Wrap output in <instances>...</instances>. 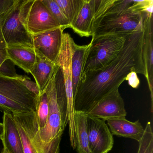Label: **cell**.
I'll return each mask as SVG.
<instances>
[{"mask_svg": "<svg viewBox=\"0 0 153 153\" xmlns=\"http://www.w3.org/2000/svg\"><path fill=\"white\" fill-rule=\"evenodd\" d=\"M45 91L48 97L49 113L45 127L39 129V131L42 141L49 144L57 137L62 135L68 124V110L57 96L55 69Z\"/></svg>", "mask_w": 153, "mask_h": 153, "instance_id": "cell-8", "label": "cell"}, {"mask_svg": "<svg viewBox=\"0 0 153 153\" xmlns=\"http://www.w3.org/2000/svg\"><path fill=\"white\" fill-rule=\"evenodd\" d=\"M33 0H18L10 11L1 20L7 46L24 45L33 48L32 35L27 27V15Z\"/></svg>", "mask_w": 153, "mask_h": 153, "instance_id": "cell-5", "label": "cell"}, {"mask_svg": "<svg viewBox=\"0 0 153 153\" xmlns=\"http://www.w3.org/2000/svg\"><path fill=\"white\" fill-rule=\"evenodd\" d=\"M7 46L2 35L0 20V65L5 60L8 59L7 54Z\"/></svg>", "mask_w": 153, "mask_h": 153, "instance_id": "cell-28", "label": "cell"}, {"mask_svg": "<svg viewBox=\"0 0 153 153\" xmlns=\"http://www.w3.org/2000/svg\"><path fill=\"white\" fill-rule=\"evenodd\" d=\"M39 97L19 79L0 74V111L3 113L14 115L36 111Z\"/></svg>", "mask_w": 153, "mask_h": 153, "instance_id": "cell-2", "label": "cell"}, {"mask_svg": "<svg viewBox=\"0 0 153 153\" xmlns=\"http://www.w3.org/2000/svg\"><path fill=\"white\" fill-rule=\"evenodd\" d=\"M22 140L24 153H60L62 135L49 144L41 140L35 111L13 115Z\"/></svg>", "mask_w": 153, "mask_h": 153, "instance_id": "cell-7", "label": "cell"}, {"mask_svg": "<svg viewBox=\"0 0 153 153\" xmlns=\"http://www.w3.org/2000/svg\"><path fill=\"white\" fill-rule=\"evenodd\" d=\"M126 80L128 81L129 85L133 88H137L139 86L140 82L136 72L130 73L126 77Z\"/></svg>", "mask_w": 153, "mask_h": 153, "instance_id": "cell-29", "label": "cell"}, {"mask_svg": "<svg viewBox=\"0 0 153 153\" xmlns=\"http://www.w3.org/2000/svg\"><path fill=\"white\" fill-rule=\"evenodd\" d=\"M19 79L29 91L35 94L37 96L40 97L41 95V92L36 82L31 80L30 78L27 76H22Z\"/></svg>", "mask_w": 153, "mask_h": 153, "instance_id": "cell-26", "label": "cell"}, {"mask_svg": "<svg viewBox=\"0 0 153 153\" xmlns=\"http://www.w3.org/2000/svg\"><path fill=\"white\" fill-rule=\"evenodd\" d=\"M94 16L91 0H83L81 9L71 28L81 37L91 36Z\"/></svg>", "mask_w": 153, "mask_h": 153, "instance_id": "cell-17", "label": "cell"}, {"mask_svg": "<svg viewBox=\"0 0 153 153\" xmlns=\"http://www.w3.org/2000/svg\"><path fill=\"white\" fill-rule=\"evenodd\" d=\"M88 114L75 111L74 120L76 131V148L77 153H90L87 131Z\"/></svg>", "mask_w": 153, "mask_h": 153, "instance_id": "cell-20", "label": "cell"}, {"mask_svg": "<svg viewBox=\"0 0 153 153\" xmlns=\"http://www.w3.org/2000/svg\"><path fill=\"white\" fill-rule=\"evenodd\" d=\"M63 31L59 27L32 35L36 55L55 63L61 49Z\"/></svg>", "mask_w": 153, "mask_h": 153, "instance_id": "cell-11", "label": "cell"}, {"mask_svg": "<svg viewBox=\"0 0 153 153\" xmlns=\"http://www.w3.org/2000/svg\"><path fill=\"white\" fill-rule=\"evenodd\" d=\"M2 119L3 149L7 153H24L22 140L13 115L4 113Z\"/></svg>", "mask_w": 153, "mask_h": 153, "instance_id": "cell-14", "label": "cell"}, {"mask_svg": "<svg viewBox=\"0 0 153 153\" xmlns=\"http://www.w3.org/2000/svg\"><path fill=\"white\" fill-rule=\"evenodd\" d=\"M144 35V25L128 36L120 52L107 66L81 76L74 97L75 111L86 113L103 97L119 89L131 72L146 77Z\"/></svg>", "mask_w": 153, "mask_h": 153, "instance_id": "cell-1", "label": "cell"}, {"mask_svg": "<svg viewBox=\"0 0 153 153\" xmlns=\"http://www.w3.org/2000/svg\"><path fill=\"white\" fill-rule=\"evenodd\" d=\"M0 74L7 77L14 79H19L22 76L16 73L15 64L9 59L5 60L0 65Z\"/></svg>", "mask_w": 153, "mask_h": 153, "instance_id": "cell-25", "label": "cell"}, {"mask_svg": "<svg viewBox=\"0 0 153 153\" xmlns=\"http://www.w3.org/2000/svg\"><path fill=\"white\" fill-rule=\"evenodd\" d=\"M90 46V43L86 45H79L74 41L72 43L71 72L74 97L82 75L85 59Z\"/></svg>", "mask_w": 153, "mask_h": 153, "instance_id": "cell-19", "label": "cell"}, {"mask_svg": "<svg viewBox=\"0 0 153 153\" xmlns=\"http://www.w3.org/2000/svg\"><path fill=\"white\" fill-rule=\"evenodd\" d=\"M87 131L90 153H107L111 150L113 137L105 120L88 115Z\"/></svg>", "mask_w": 153, "mask_h": 153, "instance_id": "cell-9", "label": "cell"}, {"mask_svg": "<svg viewBox=\"0 0 153 153\" xmlns=\"http://www.w3.org/2000/svg\"><path fill=\"white\" fill-rule=\"evenodd\" d=\"M129 35H108L92 37L81 76L89 71L103 68L111 63L122 50Z\"/></svg>", "mask_w": 153, "mask_h": 153, "instance_id": "cell-4", "label": "cell"}, {"mask_svg": "<svg viewBox=\"0 0 153 153\" xmlns=\"http://www.w3.org/2000/svg\"><path fill=\"white\" fill-rule=\"evenodd\" d=\"M63 30L70 28L68 21L55 0H42Z\"/></svg>", "mask_w": 153, "mask_h": 153, "instance_id": "cell-23", "label": "cell"}, {"mask_svg": "<svg viewBox=\"0 0 153 153\" xmlns=\"http://www.w3.org/2000/svg\"><path fill=\"white\" fill-rule=\"evenodd\" d=\"M153 13L149 14L144 22L143 53L146 67V78L150 93L151 113L153 111Z\"/></svg>", "mask_w": 153, "mask_h": 153, "instance_id": "cell-13", "label": "cell"}, {"mask_svg": "<svg viewBox=\"0 0 153 153\" xmlns=\"http://www.w3.org/2000/svg\"><path fill=\"white\" fill-rule=\"evenodd\" d=\"M139 143L137 153H153V132L151 122H148Z\"/></svg>", "mask_w": 153, "mask_h": 153, "instance_id": "cell-24", "label": "cell"}, {"mask_svg": "<svg viewBox=\"0 0 153 153\" xmlns=\"http://www.w3.org/2000/svg\"><path fill=\"white\" fill-rule=\"evenodd\" d=\"M74 41L69 34L63 33L61 49L55 64L56 65V78L64 89L66 94L70 141L71 147L75 149L76 148V126L74 120L75 110L71 72L72 46Z\"/></svg>", "mask_w": 153, "mask_h": 153, "instance_id": "cell-3", "label": "cell"}, {"mask_svg": "<svg viewBox=\"0 0 153 153\" xmlns=\"http://www.w3.org/2000/svg\"><path fill=\"white\" fill-rule=\"evenodd\" d=\"M26 23L27 30L32 35L61 27L42 0H33Z\"/></svg>", "mask_w": 153, "mask_h": 153, "instance_id": "cell-12", "label": "cell"}, {"mask_svg": "<svg viewBox=\"0 0 153 153\" xmlns=\"http://www.w3.org/2000/svg\"><path fill=\"white\" fill-rule=\"evenodd\" d=\"M91 117L107 120L124 118L127 113L119 89L113 90L94 105L86 112Z\"/></svg>", "mask_w": 153, "mask_h": 153, "instance_id": "cell-10", "label": "cell"}, {"mask_svg": "<svg viewBox=\"0 0 153 153\" xmlns=\"http://www.w3.org/2000/svg\"><path fill=\"white\" fill-rule=\"evenodd\" d=\"M106 121L112 135L128 138L138 142L143 137L145 128L139 120L132 122L124 117L110 119Z\"/></svg>", "mask_w": 153, "mask_h": 153, "instance_id": "cell-15", "label": "cell"}, {"mask_svg": "<svg viewBox=\"0 0 153 153\" xmlns=\"http://www.w3.org/2000/svg\"><path fill=\"white\" fill-rule=\"evenodd\" d=\"M55 68V63L44 57L36 55V61L30 70V73L34 78L36 83L40 89L41 94L45 91L53 75Z\"/></svg>", "mask_w": 153, "mask_h": 153, "instance_id": "cell-18", "label": "cell"}, {"mask_svg": "<svg viewBox=\"0 0 153 153\" xmlns=\"http://www.w3.org/2000/svg\"><path fill=\"white\" fill-rule=\"evenodd\" d=\"M7 54L9 59L15 65L18 66L27 73L35 63L36 54L34 48L21 45L7 46Z\"/></svg>", "mask_w": 153, "mask_h": 153, "instance_id": "cell-16", "label": "cell"}, {"mask_svg": "<svg viewBox=\"0 0 153 153\" xmlns=\"http://www.w3.org/2000/svg\"><path fill=\"white\" fill-rule=\"evenodd\" d=\"M3 132V125L2 123H0V140H1Z\"/></svg>", "mask_w": 153, "mask_h": 153, "instance_id": "cell-30", "label": "cell"}, {"mask_svg": "<svg viewBox=\"0 0 153 153\" xmlns=\"http://www.w3.org/2000/svg\"><path fill=\"white\" fill-rule=\"evenodd\" d=\"M18 0H0V20L13 8Z\"/></svg>", "mask_w": 153, "mask_h": 153, "instance_id": "cell-27", "label": "cell"}, {"mask_svg": "<svg viewBox=\"0 0 153 153\" xmlns=\"http://www.w3.org/2000/svg\"></svg>", "mask_w": 153, "mask_h": 153, "instance_id": "cell-31", "label": "cell"}, {"mask_svg": "<svg viewBox=\"0 0 153 153\" xmlns=\"http://www.w3.org/2000/svg\"><path fill=\"white\" fill-rule=\"evenodd\" d=\"M150 13L128 10L107 14L93 22L92 37L108 35H129L141 29Z\"/></svg>", "mask_w": 153, "mask_h": 153, "instance_id": "cell-6", "label": "cell"}, {"mask_svg": "<svg viewBox=\"0 0 153 153\" xmlns=\"http://www.w3.org/2000/svg\"><path fill=\"white\" fill-rule=\"evenodd\" d=\"M35 113L39 129H42L47 123L49 113L48 97L45 91L41 94L38 98Z\"/></svg>", "mask_w": 153, "mask_h": 153, "instance_id": "cell-22", "label": "cell"}, {"mask_svg": "<svg viewBox=\"0 0 153 153\" xmlns=\"http://www.w3.org/2000/svg\"><path fill=\"white\" fill-rule=\"evenodd\" d=\"M67 18L70 28L81 9L83 0H55Z\"/></svg>", "mask_w": 153, "mask_h": 153, "instance_id": "cell-21", "label": "cell"}]
</instances>
